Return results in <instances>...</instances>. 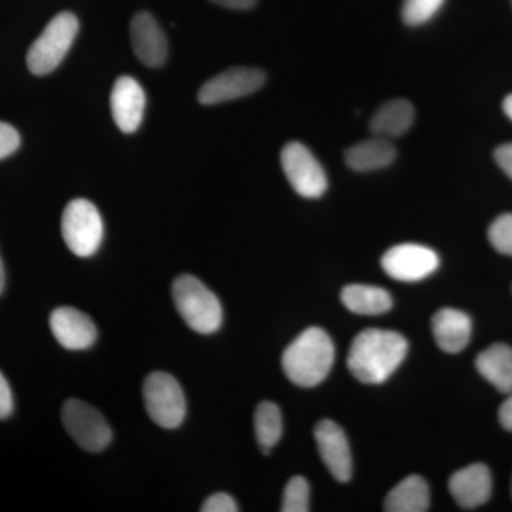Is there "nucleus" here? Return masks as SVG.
I'll return each instance as SVG.
<instances>
[{
    "label": "nucleus",
    "instance_id": "1",
    "mask_svg": "<svg viewBox=\"0 0 512 512\" xmlns=\"http://www.w3.org/2000/svg\"><path fill=\"white\" fill-rule=\"evenodd\" d=\"M409 352V342L393 330L366 329L350 346L348 367L359 382L380 384L399 369Z\"/></svg>",
    "mask_w": 512,
    "mask_h": 512
},
{
    "label": "nucleus",
    "instance_id": "2",
    "mask_svg": "<svg viewBox=\"0 0 512 512\" xmlns=\"http://www.w3.org/2000/svg\"><path fill=\"white\" fill-rule=\"evenodd\" d=\"M335 362V345L325 330L316 328L302 332L282 355L285 375L293 384L315 387L328 377Z\"/></svg>",
    "mask_w": 512,
    "mask_h": 512
},
{
    "label": "nucleus",
    "instance_id": "3",
    "mask_svg": "<svg viewBox=\"0 0 512 512\" xmlns=\"http://www.w3.org/2000/svg\"><path fill=\"white\" fill-rule=\"evenodd\" d=\"M175 308L188 328L200 335H212L221 328L224 311L220 299L200 279L181 275L173 284Z\"/></svg>",
    "mask_w": 512,
    "mask_h": 512
},
{
    "label": "nucleus",
    "instance_id": "4",
    "mask_svg": "<svg viewBox=\"0 0 512 512\" xmlns=\"http://www.w3.org/2000/svg\"><path fill=\"white\" fill-rule=\"evenodd\" d=\"M79 28V20L70 12L59 13L50 20L42 35L30 46L26 57L30 73L45 76L56 70L69 53Z\"/></svg>",
    "mask_w": 512,
    "mask_h": 512
},
{
    "label": "nucleus",
    "instance_id": "5",
    "mask_svg": "<svg viewBox=\"0 0 512 512\" xmlns=\"http://www.w3.org/2000/svg\"><path fill=\"white\" fill-rule=\"evenodd\" d=\"M62 237L67 248L80 258H89L99 251L104 225L93 202L76 198L66 205L62 217Z\"/></svg>",
    "mask_w": 512,
    "mask_h": 512
},
{
    "label": "nucleus",
    "instance_id": "6",
    "mask_svg": "<svg viewBox=\"0 0 512 512\" xmlns=\"http://www.w3.org/2000/svg\"><path fill=\"white\" fill-rule=\"evenodd\" d=\"M143 396L148 416L157 426L173 430L184 423L187 402L174 376L165 372L151 373L144 382Z\"/></svg>",
    "mask_w": 512,
    "mask_h": 512
},
{
    "label": "nucleus",
    "instance_id": "7",
    "mask_svg": "<svg viewBox=\"0 0 512 512\" xmlns=\"http://www.w3.org/2000/svg\"><path fill=\"white\" fill-rule=\"evenodd\" d=\"M64 429L83 450L100 453L110 446L113 433L109 423L92 404L70 399L63 404Z\"/></svg>",
    "mask_w": 512,
    "mask_h": 512
},
{
    "label": "nucleus",
    "instance_id": "8",
    "mask_svg": "<svg viewBox=\"0 0 512 512\" xmlns=\"http://www.w3.org/2000/svg\"><path fill=\"white\" fill-rule=\"evenodd\" d=\"M282 168L293 190L303 198L315 200L328 190V177L308 147L299 141L286 144L281 153Z\"/></svg>",
    "mask_w": 512,
    "mask_h": 512
},
{
    "label": "nucleus",
    "instance_id": "9",
    "mask_svg": "<svg viewBox=\"0 0 512 512\" xmlns=\"http://www.w3.org/2000/svg\"><path fill=\"white\" fill-rule=\"evenodd\" d=\"M436 251L419 244H400L390 248L382 258V268L390 278L400 282H419L439 269Z\"/></svg>",
    "mask_w": 512,
    "mask_h": 512
},
{
    "label": "nucleus",
    "instance_id": "10",
    "mask_svg": "<svg viewBox=\"0 0 512 512\" xmlns=\"http://www.w3.org/2000/svg\"><path fill=\"white\" fill-rule=\"evenodd\" d=\"M266 82V74L252 67H234L202 84L198 101L204 106L225 103L258 92Z\"/></svg>",
    "mask_w": 512,
    "mask_h": 512
},
{
    "label": "nucleus",
    "instance_id": "11",
    "mask_svg": "<svg viewBox=\"0 0 512 512\" xmlns=\"http://www.w3.org/2000/svg\"><path fill=\"white\" fill-rule=\"evenodd\" d=\"M315 440L323 463L339 483H348L353 474L352 453L348 437L335 421L322 420L316 424Z\"/></svg>",
    "mask_w": 512,
    "mask_h": 512
},
{
    "label": "nucleus",
    "instance_id": "12",
    "mask_svg": "<svg viewBox=\"0 0 512 512\" xmlns=\"http://www.w3.org/2000/svg\"><path fill=\"white\" fill-rule=\"evenodd\" d=\"M49 325L59 345L67 350H86L92 348L97 340L93 320L70 306L55 309L50 315Z\"/></svg>",
    "mask_w": 512,
    "mask_h": 512
},
{
    "label": "nucleus",
    "instance_id": "13",
    "mask_svg": "<svg viewBox=\"0 0 512 512\" xmlns=\"http://www.w3.org/2000/svg\"><path fill=\"white\" fill-rule=\"evenodd\" d=\"M110 101L117 127L126 134L137 131L146 110V93L140 83L130 76L119 77L111 90Z\"/></svg>",
    "mask_w": 512,
    "mask_h": 512
},
{
    "label": "nucleus",
    "instance_id": "14",
    "mask_svg": "<svg viewBox=\"0 0 512 512\" xmlns=\"http://www.w3.org/2000/svg\"><path fill=\"white\" fill-rule=\"evenodd\" d=\"M131 45L134 55L148 67H161L167 60L168 45L163 29L148 12L134 16L130 25Z\"/></svg>",
    "mask_w": 512,
    "mask_h": 512
},
{
    "label": "nucleus",
    "instance_id": "15",
    "mask_svg": "<svg viewBox=\"0 0 512 512\" xmlns=\"http://www.w3.org/2000/svg\"><path fill=\"white\" fill-rule=\"evenodd\" d=\"M450 493L464 510H474L490 500L493 491V478L484 464H471L458 470L450 478Z\"/></svg>",
    "mask_w": 512,
    "mask_h": 512
},
{
    "label": "nucleus",
    "instance_id": "16",
    "mask_svg": "<svg viewBox=\"0 0 512 512\" xmlns=\"http://www.w3.org/2000/svg\"><path fill=\"white\" fill-rule=\"evenodd\" d=\"M431 329H433L434 339L443 352L454 353L461 352L467 348L471 339L470 316L467 313L457 311V309L444 308L434 315L431 320Z\"/></svg>",
    "mask_w": 512,
    "mask_h": 512
},
{
    "label": "nucleus",
    "instance_id": "17",
    "mask_svg": "<svg viewBox=\"0 0 512 512\" xmlns=\"http://www.w3.org/2000/svg\"><path fill=\"white\" fill-rule=\"evenodd\" d=\"M397 157L396 147L387 138L373 136L369 140L350 147L345 154L346 164L357 173L382 170L394 163Z\"/></svg>",
    "mask_w": 512,
    "mask_h": 512
},
{
    "label": "nucleus",
    "instance_id": "18",
    "mask_svg": "<svg viewBox=\"0 0 512 512\" xmlns=\"http://www.w3.org/2000/svg\"><path fill=\"white\" fill-rule=\"evenodd\" d=\"M414 116L416 113L410 101L403 99L387 101L370 120V131L373 136L387 138V140L403 136L412 128Z\"/></svg>",
    "mask_w": 512,
    "mask_h": 512
},
{
    "label": "nucleus",
    "instance_id": "19",
    "mask_svg": "<svg viewBox=\"0 0 512 512\" xmlns=\"http://www.w3.org/2000/svg\"><path fill=\"white\" fill-rule=\"evenodd\" d=\"M476 366L480 375L498 392H512V348L503 343L490 346L477 356Z\"/></svg>",
    "mask_w": 512,
    "mask_h": 512
},
{
    "label": "nucleus",
    "instance_id": "20",
    "mask_svg": "<svg viewBox=\"0 0 512 512\" xmlns=\"http://www.w3.org/2000/svg\"><path fill=\"white\" fill-rule=\"evenodd\" d=\"M429 508V484L420 476L404 478L384 501V511L387 512H426Z\"/></svg>",
    "mask_w": 512,
    "mask_h": 512
},
{
    "label": "nucleus",
    "instance_id": "21",
    "mask_svg": "<svg viewBox=\"0 0 512 512\" xmlns=\"http://www.w3.org/2000/svg\"><path fill=\"white\" fill-rule=\"evenodd\" d=\"M343 305L357 315H382L393 308L390 293L370 285H349L342 291Z\"/></svg>",
    "mask_w": 512,
    "mask_h": 512
},
{
    "label": "nucleus",
    "instance_id": "22",
    "mask_svg": "<svg viewBox=\"0 0 512 512\" xmlns=\"http://www.w3.org/2000/svg\"><path fill=\"white\" fill-rule=\"evenodd\" d=\"M254 424L259 447L264 453H269L279 443L284 433L281 409L272 402L259 403Z\"/></svg>",
    "mask_w": 512,
    "mask_h": 512
},
{
    "label": "nucleus",
    "instance_id": "23",
    "mask_svg": "<svg viewBox=\"0 0 512 512\" xmlns=\"http://www.w3.org/2000/svg\"><path fill=\"white\" fill-rule=\"evenodd\" d=\"M446 0H403L402 19L407 26H421L430 22Z\"/></svg>",
    "mask_w": 512,
    "mask_h": 512
},
{
    "label": "nucleus",
    "instance_id": "24",
    "mask_svg": "<svg viewBox=\"0 0 512 512\" xmlns=\"http://www.w3.org/2000/svg\"><path fill=\"white\" fill-rule=\"evenodd\" d=\"M309 498H311V488L308 480L302 476H296L289 480L284 491V501H282V512H308Z\"/></svg>",
    "mask_w": 512,
    "mask_h": 512
},
{
    "label": "nucleus",
    "instance_id": "25",
    "mask_svg": "<svg viewBox=\"0 0 512 512\" xmlns=\"http://www.w3.org/2000/svg\"><path fill=\"white\" fill-rule=\"evenodd\" d=\"M488 238L500 254L512 256V214L498 217L488 229Z\"/></svg>",
    "mask_w": 512,
    "mask_h": 512
},
{
    "label": "nucleus",
    "instance_id": "26",
    "mask_svg": "<svg viewBox=\"0 0 512 512\" xmlns=\"http://www.w3.org/2000/svg\"><path fill=\"white\" fill-rule=\"evenodd\" d=\"M20 146V136L15 127L0 121V160L12 156Z\"/></svg>",
    "mask_w": 512,
    "mask_h": 512
},
{
    "label": "nucleus",
    "instance_id": "27",
    "mask_svg": "<svg viewBox=\"0 0 512 512\" xmlns=\"http://www.w3.org/2000/svg\"><path fill=\"white\" fill-rule=\"evenodd\" d=\"M202 512H237L239 507L237 501L229 494H212L204 501L201 507Z\"/></svg>",
    "mask_w": 512,
    "mask_h": 512
},
{
    "label": "nucleus",
    "instance_id": "28",
    "mask_svg": "<svg viewBox=\"0 0 512 512\" xmlns=\"http://www.w3.org/2000/svg\"><path fill=\"white\" fill-rule=\"evenodd\" d=\"M13 412V394L8 380L0 372V420L8 419Z\"/></svg>",
    "mask_w": 512,
    "mask_h": 512
},
{
    "label": "nucleus",
    "instance_id": "29",
    "mask_svg": "<svg viewBox=\"0 0 512 512\" xmlns=\"http://www.w3.org/2000/svg\"><path fill=\"white\" fill-rule=\"evenodd\" d=\"M495 161L500 165L501 170L512 180V143L504 144L495 150Z\"/></svg>",
    "mask_w": 512,
    "mask_h": 512
},
{
    "label": "nucleus",
    "instance_id": "30",
    "mask_svg": "<svg viewBox=\"0 0 512 512\" xmlns=\"http://www.w3.org/2000/svg\"><path fill=\"white\" fill-rule=\"evenodd\" d=\"M211 2L222 6V8L247 10L254 8L258 0H211Z\"/></svg>",
    "mask_w": 512,
    "mask_h": 512
},
{
    "label": "nucleus",
    "instance_id": "31",
    "mask_svg": "<svg viewBox=\"0 0 512 512\" xmlns=\"http://www.w3.org/2000/svg\"><path fill=\"white\" fill-rule=\"evenodd\" d=\"M500 423L505 430L512 431V392L501 406Z\"/></svg>",
    "mask_w": 512,
    "mask_h": 512
},
{
    "label": "nucleus",
    "instance_id": "32",
    "mask_svg": "<svg viewBox=\"0 0 512 512\" xmlns=\"http://www.w3.org/2000/svg\"><path fill=\"white\" fill-rule=\"evenodd\" d=\"M503 109L504 113L507 114L508 119L512 120V94H510V96L505 97Z\"/></svg>",
    "mask_w": 512,
    "mask_h": 512
},
{
    "label": "nucleus",
    "instance_id": "33",
    "mask_svg": "<svg viewBox=\"0 0 512 512\" xmlns=\"http://www.w3.org/2000/svg\"><path fill=\"white\" fill-rule=\"evenodd\" d=\"M5 282V266H3L2 258H0V295H2L3 289H5Z\"/></svg>",
    "mask_w": 512,
    "mask_h": 512
}]
</instances>
